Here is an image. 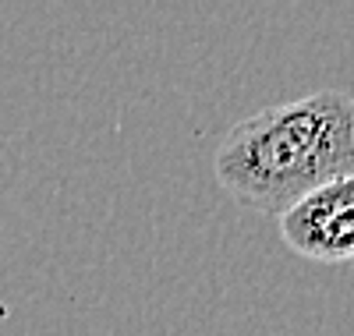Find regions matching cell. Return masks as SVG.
<instances>
[{
    "label": "cell",
    "mask_w": 354,
    "mask_h": 336,
    "mask_svg": "<svg viewBox=\"0 0 354 336\" xmlns=\"http://www.w3.org/2000/svg\"><path fill=\"white\" fill-rule=\"evenodd\" d=\"M277 227L287 248L312 262H354V174L305 195Z\"/></svg>",
    "instance_id": "obj_2"
},
{
    "label": "cell",
    "mask_w": 354,
    "mask_h": 336,
    "mask_svg": "<svg viewBox=\"0 0 354 336\" xmlns=\"http://www.w3.org/2000/svg\"><path fill=\"white\" fill-rule=\"evenodd\" d=\"M213 170L241 205L283 216L315 188L354 174V96L319 88L241 117L220 138Z\"/></svg>",
    "instance_id": "obj_1"
}]
</instances>
